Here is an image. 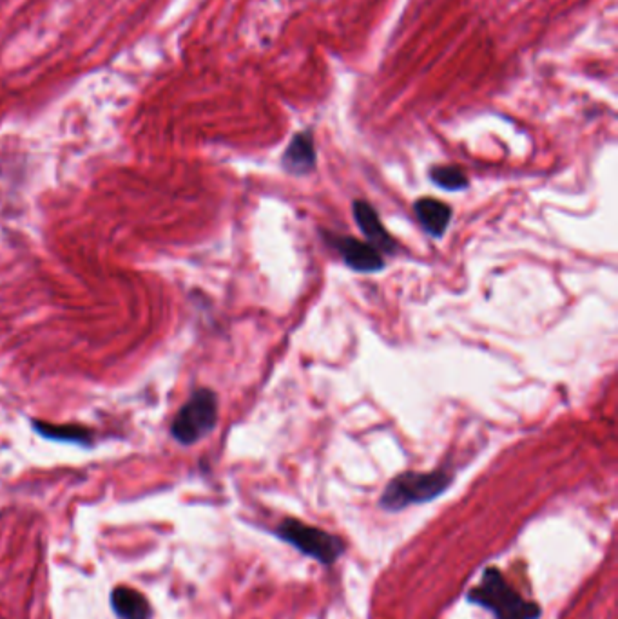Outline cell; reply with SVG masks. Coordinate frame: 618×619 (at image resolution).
Instances as JSON below:
<instances>
[{
    "label": "cell",
    "mask_w": 618,
    "mask_h": 619,
    "mask_svg": "<svg viewBox=\"0 0 618 619\" xmlns=\"http://www.w3.org/2000/svg\"><path fill=\"white\" fill-rule=\"evenodd\" d=\"M468 601L490 610L493 619H539L542 616L539 603L521 596L497 567L484 569L481 581L468 591Z\"/></svg>",
    "instance_id": "1"
},
{
    "label": "cell",
    "mask_w": 618,
    "mask_h": 619,
    "mask_svg": "<svg viewBox=\"0 0 618 619\" xmlns=\"http://www.w3.org/2000/svg\"><path fill=\"white\" fill-rule=\"evenodd\" d=\"M452 482L454 477L445 469L430 473L406 471L388 482L379 505L388 513H399L410 505L428 504L443 495Z\"/></svg>",
    "instance_id": "2"
},
{
    "label": "cell",
    "mask_w": 618,
    "mask_h": 619,
    "mask_svg": "<svg viewBox=\"0 0 618 619\" xmlns=\"http://www.w3.org/2000/svg\"><path fill=\"white\" fill-rule=\"evenodd\" d=\"M274 536L281 542L292 545L298 553L314 558L325 567L334 565L345 553V542L339 536L327 533L314 525L305 524L296 518L283 520L274 529Z\"/></svg>",
    "instance_id": "3"
},
{
    "label": "cell",
    "mask_w": 618,
    "mask_h": 619,
    "mask_svg": "<svg viewBox=\"0 0 618 619\" xmlns=\"http://www.w3.org/2000/svg\"><path fill=\"white\" fill-rule=\"evenodd\" d=\"M218 422V399L216 393L207 388L194 391L193 397L185 402L173 422L174 439L189 446L213 431Z\"/></svg>",
    "instance_id": "4"
},
{
    "label": "cell",
    "mask_w": 618,
    "mask_h": 619,
    "mask_svg": "<svg viewBox=\"0 0 618 619\" xmlns=\"http://www.w3.org/2000/svg\"><path fill=\"white\" fill-rule=\"evenodd\" d=\"M330 243L341 254L345 265L361 274H374L385 268V259L367 241L350 236H330Z\"/></svg>",
    "instance_id": "5"
},
{
    "label": "cell",
    "mask_w": 618,
    "mask_h": 619,
    "mask_svg": "<svg viewBox=\"0 0 618 619\" xmlns=\"http://www.w3.org/2000/svg\"><path fill=\"white\" fill-rule=\"evenodd\" d=\"M352 214H354V220L358 223L359 230L367 238V243L376 248L379 254H388V256L396 254L397 248H399L396 239L390 236V232L385 229L379 214L370 203L363 200L354 201L352 203Z\"/></svg>",
    "instance_id": "6"
},
{
    "label": "cell",
    "mask_w": 618,
    "mask_h": 619,
    "mask_svg": "<svg viewBox=\"0 0 618 619\" xmlns=\"http://www.w3.org/2000/svg\"><path fill=\"white\" fill-rule=\"evenodd\" d=\"M318 153L310 131H301L292 136L285 153L281 156V167L292 176H307L316 169Z\"/></svg>",
    "instance_id": "7"
},
{
    "label": "cell",
    "mask_w": 618,
    "mask_h": 619,
    "mask_svg": "<svg viewBox=\"0 0 618 619\" xmlns=\"http://www.w3.org/2000/svg\"><path fill=\"white\" fill-rule=\"evenodd\" d=\"M414 212L421 227L432 236L439 239L445 236L446 229L452 221V209L443 201L435 198H421L414 203Z\"/></svg>",
    "instance_id": "8"
},
{
    "label": "cell",
    "mask_w": 618,
    "mask_h": 619,
    "mask_svg": "<svg viewBox=\"0 0 618 619\" xmlns=\"http://www.w3.org/2000/svg\"><path fill=\"white\" fill-rule=\"evenodd\" d=\"M111 603H113L116 614L122 619L149 618V605L140 592L120 587L113 592Z\"/></svg>",
    "instance_id": "9"
},
{
    "label": "cell",
    "mask_w": 618,
    "mask_h": 619,
    "mask_svg": "<svg viewBox=\"0 0 618 619\" xmlns=\"http://www.w3.org/2000/svg\"><path fill=\"white\" fill-rule=\"evenodd\" d=\"M428 178L443 191H466L470 187L466 172L457 165H435L428 171Z\"/></svg>",
    "instance_id": "10"
},
{
    "label": "cell",
    "mask_w": 618,
    "mask_h": 619,
    "mask_svg": "<svg viewBox=\"0 0 618 619\" xmlns=\"http://www.w3.org/2000/svg\"><path fill=\"white\" fill-rule=\"evenodd\" d=\"M37 429L44 437H49V439L71 440V442H84V440L89 439V433L86 429L53 428V426H46V428L37 426Z\"/></svg>",
    "instance_id": "11"
}]
</instances>
